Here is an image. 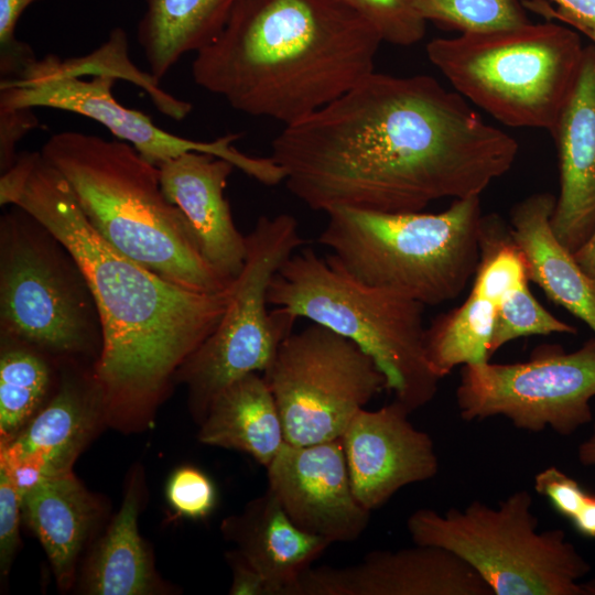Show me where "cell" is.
<instances>
[{
  "instance_id": "6da1fadb",
  "label": "cell",
  "mask_w": 595,
  "mask_h": 595,
  "mask_svg": "<svg viewBox=\"0 0 595 595\" xmlns=\"http://www.w3.org/2000/svg\"><path fill=\"white\" fill-rule=\"evenodd\" d=\"M518 149L435 78L374 72L283 126L269 156L312 210L408 213L479 196L510 170Z\"/></svg>"
},
{
  "instance_id": "7a4b0ae2",
  "label": "cell",
  "mask_w": 595,
  "mask_h": 595,
  "mask_svg": "<svg viewBox=\"0 0 595 595\" xmlns=\"http://www.w3.org/2000/svg\"><path fill=\"white\" fill-rule=\"evenodd\" d=\"M13 206L51 230L86 277L102 331L94 372L106 421L149 420L178 368L218 325L232 285L217 294L190 291L118 252L87 221L67 181L41 152Z\"/></svg>"
},
{
  "instance_id": "3957f363",
  "label": "cell",
  "mask_w": 595,
  "mask_h": 595,
  "mask_svg": "<svg viewBox=\"0 0 595 595\" xmlns=\"http://www.w3.org/2000/svg\"><path fill=\"white\" fill-rule=\"evenodd\" d=\"M382 42L339 0H238L192 76L235 110L286 126L374 73Z\"/></svg>"
},
{
  "instance_id": "277c9868",
  "label": "cell",
  "mask_w": 595,
  "mask_h": 595,
  "mask_svg": "<svg viewBox=\"0 0 595 595\" xmlns=\"http://www.w3.org/2000/svg\"><path fill=\"white\" fill-rule=\"evenodd\" d=\"M67 181L87 221L113 249L183 289L217 294L230 282L205 259L156 165L120 140L63 131L41 149Z\"/></svg>"
},
{
  "instance_id": "5b68a950",
  "label": "cell",
  "mask_w": 595,
  "mask_h": 595,
  "mask_svg": "<svg viewBox=\"0 0 595 595\" xmlns=\"http://www.w3.org/2000/svg\"><path fill=\"white\" fill-rule=\"evenodd\" d=\"M268 302L359 346L383 374L394 400L410 412L434 398L440 378L425 357L421 303L368 284L331 255L322 257L311 248L295 251L280 267Z\"/></svg>"
},
{
  "instance_id": "8992f818",
  "label": "cell",
  "mask_w": 595,
  "mask_h": 595,
  "mask_svg": "<svg viewBox=\"0 0 595 595\" xmlns=\"http://www.w3.org/2000/svg\"><path fill=\"white\" fill-rule=\"evenodd\" d=\"M318 236L345 270L422 305L458 296L479 262V196L437 214L334 209Z\"/></svg>"
},
{
  "instance_id": "52a82bcc",
  "label": "cell",
  "mask_w": 595,
  "mask_h": 595,
  "mask_svg": "<svg viewBox=\"0 0 595 595\" xmlns=\"http://www.w3.org/2000/svg\"><path fill=\"white\" fill-rule=\"evenodd\" d=\"M584 46L571 26L548 21L437 37L430 62L465 99L501 123L553 131L577 80Z\"/></svg>"
},
{
  "instance_id": "ba28073f",
  "label": "cell",
  "mask_w": 595,
  "mask_h": 595,
  "mask_svg": "<svg viewBox=\"0 0 595 595\" xmlns=\"http://www.w3.org/2000/svg\"><path fill=\"white\" fill-rule=\"evenodd\" d=\"M0 334L57 360L96 364L102 348L97 305L80 266L18 206L0 218Z\"/></svg>"
},
{
  "instance_id": "9c48e42d",
  "label": "cell",
  "mask_w": 595,
  "mask_h": 595,
  "mask_svg": "<svg viewBox=\"0 0 595 595\" xmlns=\"http://www.w3.org/2000/svg\"><path fill=\"white\" fill-rule=\"evenodd\" d=\"M532 497L518 490L490 508L473 501L444 515L418 509L408 518L412 541L446 549L467 562L493 595H583L591 570L561 529L537 531Z\"/></svg>"
},
{
  "instance_id": "30bf717a",
  "label": "cell",
  "mask_w": 595,
  "mask_h": 595,
  "mask_svg": "<svg viewBox=\"0 0 595 595\" xmlns=\"http://www.w3.org/2000/svg\"><path fill=\"white\" fill-rule=\"evenodd\" d=\"M246 237L245 264L218 325L175 375L186 385L191 411L199 423L228 385L267 370L298 320L281 309L270 311L268 302L274 274L304 242L298 219L290 214L262 215Z\"/></svg>"
},
{
  "instance_id": "8fae6325",
  "label": "cell",
  "mask_w": 595,
  "mask_h": 595,
  "mask_svg": "<svg viewBox=\"0 0 595 595\" xmlns=\"http://www.w3.org/2000/svg\"><path fill=\"white\" fill-rule=\"evenodd\" d=\"M262 375L285 441L294 445L340 437L353 416L387 389L369 355L315 323L288 335Z\"/></svg>"
},
{
  "instance_id": "7c38bea8",
  "label": "cell",
  "mask_w": 595,
  "mask_h": 595,
  "mask_svg": "<svg viewBox=\"0 0 595 595\" xmlns=\"http://www.w3.org/2000/svg\"><path fill=\"white\" fill-rule=\"evenodd\" d=\"M593 397L595 337L572 353L542 345L524 363L464 366L456 389L466 421L504 415L519 429L541 432L550 426L561 435L592 421Z\"/></svg>"
},
{
  "instance_id": "4fadbf2b",
  "label": "cell",
  "mask_w": 595,
  "mask_h": 595,
  "mask_svg": "<svg viewBox=\"0 0 595 595\" xmlns=\"http://www.w3.org/2000/svg\"><path fill=\"white\" fill-rule=\"evenodd\" d=\"M118 78L109 74L91 79L60 71L53 55L35 60L17 77L1 79L0 108L46 107L90 118L107 128L118 140L132 145L153 165L187 152H204L229 161L248 176L264 185L281 180V169L270 156H252L234 143L239 134H226L213 141H196L170 133L136 109L121 105L112 87Z\"/></svg>"
},
{
  "instance_id": "5bb4252c",
  "label": "cell",
  "mask_w": 595,
  "mask_h": 595,
  "mask_svg": "<svg viewBox=\"0 0 595 595\" xmlns=\"http://www.w3.org/2000/svg\"><path fill=\"white\" fill-rule=\"evenodd\" d=\"M57 361L58 381L48 401L17 435L1 442L0 467L21 498L39 482L71 473L99 422L106 421L94 366Z\"/></svg>"
},
{
  "instance_id": "9a60e30c",
  "label": "cell",
  "mask_w": 595,
  "mask_h": 595,
  "mask_svg": "<svg viewBox=\"0 0 595 595\" xmlns=\"http://www.w3.org/2000/svg\"><path fill=\"white\" fill-rule=\"evenodd\" d=\"M266 469L268 489L302 530L332 543L355 541L366 530L370 511L353 493L340 437L285 442Z\"/></svg>"
},
{
  "instance_id": "2e32d148",
  "label": "cell",
  "mask_w": 595,
  "mask_h": 595,
  "mask_svg": "<svg viewBox=\"0 0 595 595\" xmlns=\"http://www.w3.org/2000/svg\"><path fill=\"white\" fill-rule=\"evenodd\" d=\"M410 413L397 400L377 410L364 408L340 436L353 493L370 512L402 487L439 472L433 441L413 426Z\"/></svg>"
},
{
  "instance_id": "e0dca14e",
  "label": "cell",
  "mask_w": 595,
  "mask_h": 595,
  "mask_svg": "<svg viewBox=\"0 0 595 595\" xmlns=\"http://www.w3.org/2000/svg\"><path fill=\"white\" fill-rule=\"evenodd\" d=\"M296 595H493L480 575L455 553L415 544L374 551L346 567H309Z\"/></svg>"
},
{
  "instance_id": "ac0fdd59",
  "label": "cell",
  "mask_w": 595,
  "mask_h": 595,
  "mask_svg": "<svg viewBox=\"0 0 595 595\" xmlns=\"http://www.w3.org/2000/svg\"><path fill=\"white\" fill-rule=\"evenodd\" d=\"M556 141L560 194L551 225L571 251L595 231V45L585 46L575 86L551 132Z\"/></svg>"
},
{
  "instance_id": "d6986e66",
  "label": "cell",
  "mask_w": 595,
  "mask_h": 595,
  "mask_svg": "<svg viewBox=\"0 0 595 595\" xmlns=\"http://www.w3.org/2000/svg\"><path fill=\"white\" fill-rule=\"evenodd\" d=\"M161 188L190 223L209 264L232 282L247 256V237L232 218L225 196L234 169L229 161L204 152H187L159 166Z\"/></svg>"
},
{
  "instance_id": "ffe728a7",
  "label": "cell",
  "mask_w": 595,
  "mask_h": 595,
  "mask_svg": "<svg viewBox=\"0 0 595 595\" xmlns=\"http://www.w3.org/2000/svg\"><path fill=\"white\" fill-rule=\"evenodd\" d=\"M555 199L536 193L520 201L511 209L509 229L524 256L529 281L595 334V282L552 229Z\"/></svg>"
},
{
  "instance_id": "44dd1931",
  "label": "cell",
  "mask_w": 595,
  "mask_h": 595,
  "mask_svg": "<svg viewBox=\"0 0 595 595\" xmlns=\"http://www.w3.org/2000/svg\"><path fill=\"white\" fill-rule=\"evenodd\" d=\"M221 532L280 595H296L301 574L332 544L299 528L269 489L224 519Z\"/></svg>"
},
{
  "instance_id": "7402d4cb",
  "label": "cell",
  "mask_w": 595,
  "mask_h": 595,
  "mask_svg": "<svg viewBox=\"0 0 595 595\" xmlns=\"http://www.w3.org/2000/svg\"><path fill=\"white\" fill-rule=\"evenodd\" d=\"M199 424L201 443L246 453L263 467L286 442L277 402L260 372L223 389Z\"/></svg>"
},
{
  "instance_id": "603a6c76",
  "label": "cell",
  "mask_w": 595,
  "mask_h": 595,
  "mask_svg": "<svg viewBox=\"0 0 595 595\" xmlns=\"http://www.w3.org/2000/svg\"><path fill=\"white\" fill-rule=\"evenodd\" d=\"M21 509L51 562L58 586L68 589L98 516L96 501L71 472L31 487L22 497Z\"/></svg>"
},
{
  "instance_id": "cb8c5ba5",
  "label": "cell",
  "mask_w": 595,
  "mask_h": 595,
  "mask_svg": "<svg viewBox=\"0 0 595 595\" xmlns=\"http://www.w3.org/2000/svg\"><path fill=\"white\" fill-rule=\"evenodd\" d=\"M238 0H144L137 37L159 82L187 53H196L223 30Z\"/></svg>"
},
{
  "instance_id": "d4e9b609",
  "label": "cell",
  "mask_w": 595,
  "mask_h": 595,
  "mask_svg": "<svg viewBox=\"0 0 595 595\" xmlns=\"http://www.w3.org/2000/svg\"><path fill=\"white\" fill-rule=\"evenodd\" d=\"M140 486L134 477L119 512L89 556L83 589L94 595H145L158 589L151 556L138 530Z\"/></svg>"
},
{
  "instance_id": "484cf974",
  "label": "cell",
  "mask_w": 595,
  "mask_h": 595,
  "mask_svg": "<svg viewBox=\"0 0 595 595\" xmlns=\"http://www.w3.org/2000/svg\"><path fill=\"white\" fill-rule=\"evenodd\" d=\"M0 435L6 442L48 401L57 359L13 336L0 334Z\"/></svg>"
},
{
  "instance_id": "4316f807",
  "label": "cell",
  "mask_w": 595,
  "mask_h": 595,
  "mask_svg": "<svg viewBox=\"0 0 595 595\" xmlns=\"http://www.w3.org/2000/svg\"><path fill=\"white\" fill-rule=\"evenodd\" d=\"M496 309L491 302L469 293L459 306L440 314L425 328V357L440 379L458 365L489 360Z\"/></svg>"
},
{
  "instance_id": "83f0119b",
  "label": "cell",
  "mask_w": 595,
  "mask_h": 595,
  "mask_svg": "<svg viewBox=\"0 0 595 595\" xmlns=\"http://www.w3.org/2000/svg\"><path fill=\"white\" fill-rule=\"evenodd\" d=\"M529 282L524 256L509 227L495 215L484 216L479 262L470 293L498 306Z\"/></svg>"
},
{
  "instance_id": "f1b7e54d",
  "label": "cell",
  "mask_w": 595,
  "mask_h": 595,
  "mask_svg": "<svg viewBox=\"0 0 595 595\" xmlns=\"http://www.w3.org/2000/svg\"><path fill=\"white\" fill-rule=\"evenodd\" d=\"M425 21L462 33L510 29L531 22L522 0H410Z\"/></svg>"
},
{
  "instance_id": "f546056e",
  "label": "cell",
  "mask_w": 595,
  "mask_h": 595,
  "mask_svg": "<svg viewBox=\"0 0 595 595\" xmlns=\"http://www.w3.org/2000/svg\"><path fill=\"white\" fill-rule=\"evenodd\" d=\"M576 333V327L545 310L531 293L529 284H526L497 306L489 355L493 356L505 344L518 337Z\"/></svg>"
},
{
  "instance_id": "4dcf8cb0",
  "label": "cell",
  "mask_w": 595,
  "mask_h": 595,
  "mask_svg": "<svg viewBox=\"0 0 595 595\" xmlns=\"http://www.w3.org/2000/svg\"><path fill=\"white\" fill-rule=\"evenodd\" d=\"M366 18L383 42L409 46L421 41L425 23L410 0H339Z\"/></svg>"
},
{
  "instance_id": "1f68e13d",
  "label": "cell",
  "mask_w": 595,
  "mask_h": 595,
  "mask_svg": "<svg viewBox=\"0 0 595 595\" xmlns=\"http://www.w3.org/2000/svg\"><path fill=\"white\" fill-rule=\"evenodd\" d=\"M166 497L178 516L204 519L215 507L216 489L210 478L201 469L183 466L170 477Z\"/></svg>"
},
{
  "instance_id": "d6a6232c",
  "label": "cell",
  "mask_w": 595,
  "mask_h": 595,
  "mask_svg": "<svg viewBox=\"0 0 595 595\" xmlns=\"http://www.w3.org/2000/svg\"><path fill=\"white\" fill-rule=\"evenodd\" d=\"M37 0H0L1 79L17 77L36 57L32 48L15 36V28L25 9Z\"/></svg>"
},
{
  "instance_id": "836d02e7",
  "label": "cell",
  "mask_w": 595,
  "mask_h": 595,
  "mask_svg": "<svg viewBox=\"0 0 595 595\" xmlns=\"http://www.w3.org/2000/svg\"><path fill=\"white\" fill-rule=\"evenodd\" d=\"M20 493L10 474L0 467V567L8 574L19 548Z\"/></svg>"
},
{
  "instance_id": "e575fe53",
  "label": "cell",
  "mask_w": 595,
  "mask_h": 595,
  "mask_svg": "<svg viewBox=\"0 0 595 595\" xmlns=\"http://www.w3.org/2000/svg\"><path fill=\"white\" fill-rule=\"evenodd\" d=\"M534 490L544 496L556 512L570 520L580 510L588 494L575 479L554 466L534 476Z\"/></svg>"
},
{
  "instance_id": "d590c367",
  "label": "cell",
  "mask_w": 595,
  "mask_h": 595,
  "mask_svg": "<svg viewBox=\"0 0 595 595\" xmlns=\"http://www.w3.org/2000/svg\"><path fill=\"white\" fill-rule=\"evenodd\" d=\"M31 108H0V169L7 171L18 159L15 147L19 140L37 125Z\"/></svg>"
},
{
  "instance_id": "8d00e7d4",
  "label": "cell",
  "mask_w": 595,
  "mask_h": 595,
  "mask_svg": "<svg viewBox=\"0 0 595 595\" xmlns=\"http://www.w3.org/2000/svg\"><path fill=\"white\" fill-rule=\"evenodd\" d=\"M522 3L548 21L595 24V0H522Z\"/></svg>"
},
{
  "instance_id": "74e56055",
  "label": "cell",
  "mask_w": 595,
  "mask_h": 595,
  "mask_svg": "<svg viewBox=\"0 0 595 595\" xmlns=\"http://www.w3.org/2000/svg\"><path fill=\"white\" fill-rule=\"evenodd\" d=\"M231 570L230 595H280L279 589L237 549L226 553Z\"/></svg>"
},
{
  "instance_id": "f35d334b",
  "label": "cell",
  "mask_w": 595,
  "mask_h": 595,
  "mask_svg": "<svg viewBox=\"0 0 595 595\" xmlns=\"http://www.w3.org/2000/svg\"><path fill=\"white\" fill-rule=\"evenodd\" d=\"M37 152H23L0 177V205H14L31 173Z\"/></svg>"
},
{
  "instance_id": "ab89813d",
  "label": "cell",
  "mask_w": 595,
  "mask_h": 595,
  "mask_svg": "<svg viewBox=\"0 0 595 595\" xmlns=\"http://www.w3.org/2000/svg\"><path fill=\"white\" fill-rule=\"evenodd\" d=\"M571 521L581 534L595 538V495L587 494L583 505Z\"/></svg>"
},
{
  "instance_id": "60d3db41",
  "label": "cell",
  "mask_w": 595,
  "mask_h": 595,
  "mask_svg": "<svg viewBox=\"0 0 595 595\" xmlns=\"http://www.w3.org/2000/svg\"><path fill=\"white\" fill-rule=\"evenodd\" d=\"M581 268L595 282V231L587 241L574 252Z\"/></svg>"
},
{
  "instance_id": "b9f144b4",
  "label": "cell",
  "mask_w": 595,
  "mask_h": 595,
  "mask_svg": "<svg viewBox=\"0 0 595 595\" xmlns=\"http://www.w3.org/2000/svg\"><path fill=\"white\" fill-rule=\"evenodd\" d=\"M578 461L585 466H595V424L592 435L578 447Z\"/></svg>"
},
{
  "instance_id": "7bdbcfd3",
  "label": "cell",
  "mask_w": 595,
  "mask_h": 595,
  "mask_svg": "<svg viewBox=\"0 0 595 595\" xmlns=\"http://www.w3.org/2000/svg\"><path fill=\"white\" fill-rule=\"evenodd\" d=\"M569 26L588 37L595 45V24L572 23Z\"/></svg>"
},
{
  "instance_id": "ee69618b",
  "label": "cell",
  "mask_w": 595,
  "mask_h": 595,
  "mask_svg": "<svg viewBox=\"0 0 595 595\" xmlns=\"http://www.w3.org/2000/svg\"><path fill=\"white\" fill-rule=\"evenodd\" d=\"M583 595H595V578L581 583Z\"/></svg>"
}]
</instances>
